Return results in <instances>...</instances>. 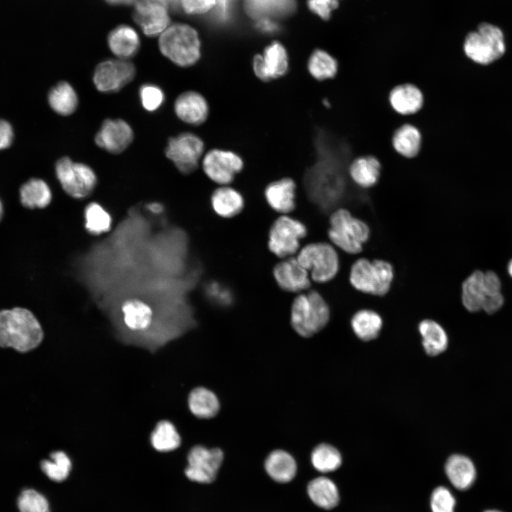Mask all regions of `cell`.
<instances>
[{"instance_id":"obj_1","label":"cell","mask_w":512,"mask_h":512,"mask_svg":"<svg viewBox=\"0 0 512 512\" xmlns=\"http://www.w3.org/2000/svg\"><path fill=\"white\" fill-rule=\"evenodd\" d=\"M320 161L305 176V188L309 199L324 212L331 210L346 194L349 182L350 164L338 154L320 151Z\"/></svg>"},{"instance_id":"obj_2","label":"cell","mask_w":512,"mask_h":512,"mask_svg":"<svg viewBox=\"0 0 512 512\" xmlns=\"http://www.w3.org/2000/svg\"><path fill=\"white\" fill-rule=\"evenodd\" d=\"M43 338L41 325L28 309L0 311V346L26 352L37 347Z\"/></svg>"},{"instance_id":"obj_3","label":"cell","mask_w":512,"mask_h":512,"mask_svg":"<svg viewBox=\"0 0 512 512\" xmlns=\"http://www.w3.org/2000/svg\"><path fill=\"white\" fill-rule=\"evenodd\" d=\"M462 301L471 312L480 310L488 314L496 312L504 302L499 277L492 271L474 272L462 284Z\"/></svg>"},{"instance_id":"obj_4","label":"cell","mask_w":512,"mask_h":512,"mask_svg":"<svg viewBox=\"0 0 512 512\" xmlns=\"http://www.w3.org/2000/svg\"><path fill=\"white\" fill-rule=\"evenodd\" d=\"M330 319V309L323 297L316 291L300 293L291 306L290 322L301 336L309 338L322 330Z\"/></svg>"},{"instance_id":"obj_5","label":"cell","mask_w":512,"mask_h":512,"mask_svg":"<svg viewBox=\"0 0 512 512\" xmlns=\"http://www.w3.org/2000/svg\"><path fill=\"white\" fill-rule=\"evenodd\" d=\"M159 48L162 55L175 65L187 68L201 57V42L196 30L181 23L167 28L160 36Z\"/></svg>"},{"instance_id":"obj_6","label":"cell","mask_w":512,"mask_h":512,"mask_svg":"<svg viewBox=\"0 0 512 512\" xmlns=\"http://www.w3.org/2000/svg\"><path fill=\"white\" fill-rule=\"evenodd\" d=\"M370 229L366 223L354 218L345 208H338L330 215L328 236L338 247L349 254H358L368 240Z\"/></svg>"},{"instance_id":"obj_7","label":"cell","mask_w":512,"mask_h":512,"mask_svg":"<svg viewBox=\"0 0 512 512\" xmlns=\"http://www.w3.org/2000/svg\"><path fill=\"white\" fill-rule=\"evenodd\" d=\"M463 50L466 56L474 63L490 64L499 59L506 51L503 33L496 26L481 23L476 31L466 35Z\"/></svg>"},{"instance_id":"obj_8","label":"cell","mask_w":512,"mask_h":512,"mask_svg":"<svg viewBox=\"0 0 512 512\" xmlns=\"http://www.w3.org/2000/svg\"><path fill=\"white\" fill-rule=\"evenodd\" d=\"M393 277L390 263L381 260L370 261L361 258L351 267L350 282L355 289L363 293L383 296L390 290Z\"/></svg>"},{"instance_id":"obj_9","label":"cell","mask_w":512,"mask_h":512,"mask_svg":"<svg viewBox=\"0 0 512 512\" xmlns=\"http://www.w3.org/2000/svg\"><path fill=\"white\" fill-rule=\"evenodd\" d=\"M296 258L310 272L311 278L318 283L331 280L339 268L338 254L334 247L326 242L307 244L299 250Z\"/></svg>"},{"instance_id":"obj_10","label":"cell","mask_w":512,"mask_h":512,"mask_svg":"<svg viewBox=\"0 0 512 512\" xmlns=\"http://www.w3.org/2000/svg\"><path fill=\"white\" fill-rule=\"evenodd\" d=\"M55 170L63 189L73 198H86L96 187L97 175L94 170L85 163L63 156L57 161Z\"/></svg>"},{"instance_id":"obj_11","label":"cell","mask_w":512,"mask_h":512,"mask_svg":"<svg viewBox=\"0 0 512 512\" xmlns=\"http://www.w3.org/2000/svg\"><path fill=\"white\" fill-rule=\"evenodd\" d=\"M306 235V226L302 221L282 215L274 220L270 228L269 250L281 259L292 257L299 252L300 240Z\"/></svg>"},{"instance_id":"obj_12","label":"cell","mask_w":512,"mask_h":512,"mask_svg":"<svg viewBox=\"0 0 512 512\" xmlns=\"http://www.w3.org/2000/svg\"><path fill=\"white\" fill-rule=\"evenodd\" d=\"M203 139L192 132H181L168 139L166 156L183 174L196 171L204 153Z\"/></svg>"},{"instance_id":"obj_13","label":"cell","mask_w":512,"mask_h":512,"mask_svg":"<svg viewBox=\"0 0 512 512\" xmlns=\"http://www.w3.org/2000/svg\"><path fill=\"white\" fill-rule=\"evenodd\" d=\"M201 166L210 180L220 186H227L243 169L244 161L233 151L215 148L203 155Z\"/></svg>"},{"instance_id":"obj_14","label":"cell","mask_w":512,"mask_h":512,"mask_svg":"<svg viewBox=\"0 0 512 512\" xmlns=\"http://www.w3.org/2000/svg\"><path fill=\"white\" fill-rule=\"evenodd\" d=\"M135 75L136 68L129 60L108 59L95 67L92 82L99 92L114 93L131 82Z\"/></svg>"},{"instance_id":"obj_15","label":"cell","mask_w":512,"mask_h":512,"mask_svg":"<svg viewBox=\"0 0 512 512\" xmlns=\"http://www.w3.org/2000/svg\"><path fill=\"white\" fill-rule=\"evenodd\" d=\"M223 457V452L220 448L194 446L187 456L188 465L184 471L186 477L201 484L213 482L221 466Z\"/></svg>"},{"instance_id":"obj_16","label":"cell","mask_w":512,"mask_h":512,"mask_svg":"<svg viewBox=\"0 0 512 512\" xmlns=\"http://www.w3.org/2000/svg\"><path fill=\"white\" fill-rule=\"evenodd\" d=\"M252 70L255 76L264 82L283 77L289 70V57L285 48L279 42L267 46L262 54L254 57Z\"/></svg>"},{"instance_id":"obj_17","label":"cell","mask_w":512,"mask_h":512,"mask_svg":"<svg viewBox=\"0 0 512 512\" xmlns=\"http://www.w3.org/2000/svg\"><path fill=\"white\" fill-rule=\"evenodd\" d=\"M134 132L130 124L122 119H106L95 136L96 145L107 152L118 154L132 144Z\"/></svg>"},{"instance_id":"obj_18","label":"cell","mask_w":512,"mask_h":512,"mask_svg":"<svg viewBox=\"0 0 512 512\" xmlns=\"http://www.w3.org/2000/svg\"><path fill=\"white\" fill-rule=\"evenodd\" d=\"M133 16L144 33L149 37L161 34L169 23L165 0H137Z\"/></svg>"},{"instance_id":"obj_19","label":"cell","mask_w":512,"mask_h":512,"mask_svg":"<svg viewBox=\"0 0 512 512\" xmlns=\"http://www.w3.org/2000/svg\"><path fill=\"white\" fill-rule=\"evenodd\" d=\"M272 274L278 287L284 292L300 293L311 287L309 272L296 257L282 259L274 265Z\"/></svg>"},{"instance_id":"obj_20","label":"cell","mask_w":512,"mask_h":512,"mask_svg":"<svg viewBox=\"0 0 512 512\" xmlns=\"http://www.w3.org/2000/svg\"><path fill=\"white\" fill-rule=\"evenodd\" d=\"M174 110L181 121L193 126L203 124L209 115L207 100L202 94L194 90L181 93L174 101Z\"/></svg>"},{"instance_id":"obj_21","label":"cell","mask_w":512,"mask_h":512,"mask_svg":"<svg viewBox=\"0 0 512 512\" xmlns=\"http://www.w3.org/2000/svg\"><path fill=\"white\" fill-rule=\"evenodd\" d=\"M295 181L289 177H284L267 184L264 196L268 206L275 212L287 215L296 208Z\"/></svg>"},{"instance_id":"obj_22","label":"cell","mask_w":512,"mask_h":512,"mask_svg":"<svg viewBox=\"0 0 512 512\" xmlns=\"http://www.w3.org/2000/svg\"><path fill=\"white\" fill-rule=\"evenodd\" d=\"M296 0H245L246 14L257 21L288 17L296 10Z\"/></svg>"},{"instance_id":"obj_23","label":"cell","mask_w":512,"mask_h":512,"mask_svg":"<svg viewBox=\"0 0 512 512\" xmlns=\"http://www.w3.org/2000/svg\"><path fill=\"white\" fill-rule=\"evenodd\" d=\"M210 205L218 216L231 218L243 210L245 200L240 192L235 188L228 185L220 186L210 196Z\"/></svg>"},{"instance_id":"obj_24","label":"cell","mask_w":512,"mask_h":512,"mask_svg":"<svg viewBox=\"0 0 512 512\" xmlns=\"http://www.w3.org/2000/svg\"><path fill=\"white\" fill-rule=\"evenodd\" d=\"M423 95L415 85L404 83L395 86L389 94L393 109L401 115L417 113L423 105Z\"/></svg>"},{"instance_id":"obj_25","label":"cell","mask_w":512,"mask_h":512,"mask_svg":"<svg viewBox=\"0 0 512 512\" xmlns=\"http://www.w3.org/2000/svg\"><path fill=\"white\" fill-rule=\"evenodd\" d=\"M349 176L353 182L361 188L375 186L380 177L381 164L372 155L361 156L354 159L348 168Z\"/></svg>"},{"instance_id":"obj_26","label":"cell","mask_w":512,"mask_h":512,"mask_svg":"<svg viewBox=\"0 0 512 512\" xmlns=\"http://www.w3.org/2000/svg\"><path fill=\"white\" fill-rule=\"evenodd\" d=\"M108 46L118 58L129 60L140 48V39L136 31L127 25L119 26L108 35Z\"/></svg>"},{"instance_id":"obj_27","label":"cell","mask_w":512,"mask_h":512,"mask_svg":"<svg viewBox=\"0 0 512 512\" xmlns=\"http://www.w3.org/2000/svg\"><path fill=\"white\" fill-rule=\"evenodd\" d=\"M124 324L133 332L142 333L151 327L153 322V311L144 302L138 299L126 300L121 307Z\"/></svg>"},{"instance_id":"obj_28","label":"cell","mask_w":512,"mask_h":512,"mask_svg":"<svg viewBox=\"0 0 512 512\" xmlns=\"http://www.w3.org/2000/svg\"><path fill=\"white\" fill-rule=\"evenodd\" d=\"M264 466L268 476L281 484L291 481L295 477L297 470L294 457L282 449L271 452L265 461Z\"/></svg>"},{"instance_id":"obj_29","label":"cell","mask_w":512,"mask_h":512,"mask_svg":"<svg viewBox=\"0 0 512 512\" xmlns=\"http://www.w3.org/2000/svg\"><path fill=\"white\" fill-rule=\"evenodd\" d=\"M444 469L448 479L459 490L468 489L476 479V469L472 461L462 454L450 456Z\"/></svg>"},{"instance_id":"obj_30","label":"cell","mask_w":512,"mask_h":512,"mask_svg":"<svg viewBox=\"0 0 512 512\" xmlns=\"http://www.w3.org/2000/svg\"><path fill=\"white\" fill-rule=\"evenodd\" d=\"M48 101L51 109L62 116L73 114L79 104L75 90L66 81H60L50 89Z\"/></svg>"},{"instance_id":"obj_31","label":"cell","mask_w":512,"mask_h":512,"mask_svg":"<svg viewBox=\"0 0 512 512\" xmlns=\"http://www.w3.org/2000/svg\"><path fill=\"white\" fill-rule=\"evenodd\" d=\"M20 201L26 208H44L52 200V192L48 183L32 178L24 183L19 190Z\"/></svg>"},{"instance_id":"obj_32","label":"cell","mask_w":512,"mask_h":512,"mask_svg":"<svg viewBox=\"0 0 512 512\" xmlns=\"http://www.w3.org/2000/svg\"><path fill=\"white\" fill-rule=\"evenodd\" d=\"M392 144L395 151L405 158H414L420 152L422 135L414 125L405 123L393 133Z\"/></svg>"},{"instance_id":"obj_33","label":"cell","mask_w":512,"mask_h":512,"mask_svg":"<svg viewBox=\"0 0 512 512\" xmlns=\"http://www.w3.org/2000/svg\"><path fill=\"white\" fill-rule=\"evenodd\" d=\"M307 494L315 505L324 509H331L339 501L337 486L332 480L325 476L312 479L308 484Z\"/></svg>"},{"instance_id":"obj_34","label":"cell","mask_w":512,"mask_h":512,"mask_svg":"<svg viewBox=\"0 0 512 512\" xmlns=\"http://www.w3.org/2000/svg\"><path fill=\"white\" fill-rule=\"evenodd\" d=\"M188 404L192 414L201 419L212 418L220 410V402L216 395L204 387H197L191 391Z\"/></svg>"},{"instance_id":"obj_35","label":"cell","mask_w":512,"mask_h":512,"mask_svg":"<svg viewBox=\"0 0 512 512\" xmlns=\"http://www.w3.org/2000/svg\"><path fill=\"white\" fill-rule=\"evenodd\" d=\"M418 330L422 337V346L427 354L435 356L447 349V335L440 324L431 319H425L420 323Z\"/></svg>"},{"instance_id":"obj_36","label":"cell","mask_w":512,"mask_h":512,"mask_svg":"<svg viewBox=\"0 0 512 512\" xmlns=\"http://www.w3.org/2000/svg\"><path fill=\"white\" fill-rule=\"evenodd\" d=\"M338 68L337 59L322 49L314 50L307 61V70L309 75L318 82L334 78L337 74Z\"/></svg>"},{"instance_id":"obj_37","label":"cell","mask_w":512,"mask_h":512,"mask_svg":"<svg viewBox=\"0 0 512 512\" xmlns=\"http://www.w3.org/2000/svg\"><path fill=\"white\" fill-rule=\"evenodd\" d=\"M351 324L357 337L362 341H368L378 337L383 326V321L377 312L362 309L353 316Z\"/></svg>"},{"instance_id":"obj_38","label":"cell","mask_w":512,"mask_h":512,"mask_svg":"<svg viewBox=\"0 0 512 512\" xmlns=\"http://www.w3.org/2000/svg\"><path fill=\"white\" fill-rule=\"evenodd\" d=\"M152 447L157 451L166 452L177 449L181 442L176 427L169 421L162 420L157 423L151 434Z\"/></svg>"},{"instance_id":"obj_39","label":"cell","mask_w":512,"mask_h":512,"mask_svg":"<svg viewBox=\"0 0 512 512\" xmlns=\"http://www.w3.org/2000/svg\"><path fill=\"white\" fill-rule=\"evenodd\" d=\"M311 462L318 471L328 473L340 467L342 457L338 450L334 446L321 443L313 449Z\"/></svg>"},{"instance_id":"obj_40","label":"cell","mask_w":512,"mask_h":512,"mask_svg":"<svg viewBox=\"0 0 512 512\" xmlns=\"http://www.w3.org/2000/svg\"><path fill=\"white\" fill-rule=\"evenodd\" d=\"M72 464L68 456L62 451L53 452L50 459L43 460L41 468L43 473L52 481L60 482L68 476Z\"/></svg>"},{"instance_id":"obj_41","label":"cell","mask_w":512,"mask_h":512,"mask_svg":"<svg viewBox=\"0 0 512 512\" xmlns=\"http://www.w3.org/2000/svg\"><path fill=\"white\" fill-rule=\"evenodd\" d=\"M85 228L92 234L108 231L112 219L110 214L98 203H91L85 208Z\"/></svg>"},{"instance_id":"obj_42","label":"cell","mask_w":512,"mask_h":512,"mask_svg":"<svg viewBox=\"0 0 512 512\" xmlns=\"http://www.w3.org/2000/svg\"><path fill=\"white\" fill-rule=\"evenodd\" d=\"M204 292L208 302L218 307H229L235 302L233 290L228 284L217 280L208 282L204 288Z\"/></svg>"},{"instance_id":"obj_43","label":"cell","mask_w":512,"mask_h":512,"mask_svg":"<svg viewBox=\"0 0 512 512\" xmlns=\"http://www.w3.org/2000/svg\"><path fill=\"white\" fill-rule=\"evenodd\" d=\"M139 97L142 107L149 112L159 110L166 99L164 90L153 83L142 85L139 89Z\"/></svg>"},{"instance_id":"obj_44","label":"cell","mask_w":512,"mask_h":512,"mask_svg":"<svg viewBox=\"0 0 512 512\" xmlns=\"http://www.w3.org/2000/svg\"><path fill=\"white\" fill-rule=\"evenodd\" d=\"M20 512H50L47 499L33 489L23 490L18 498Z\"/></svg>"},{"instance_id":"obj_45","label":"cell","mask_w":512,"mask_h":512,"mask_svg":"<svg viewBox=\"0 0 512 512\" xmlns=\"http://www.w3.org/2000/svg\"><path fill=\"white\" fill-rule=\"evenodd\" d=\"M456 500L451 491L444 486L434 489L430 498L432 512H454Z\"/></svg>"},{"instance_id":"obj_46","label":"cell","mask_w":512,"mask_h":512,"mask_svg":"<svg viewBox=\"0 0 512 512\" xmlns=\"http://www.w3.org/2000/svg\"><path fill=\"white\" fill-rule=\"evenodd\" d=\"M339 6V0H308L309 9L324 20L331 17V12Z\"/></svg>"},{"instance_id":"obj_47","label":"cell","mask_w":512,"mask_h":512,"mask_svg":"<svg viewBox=\"0 0 512 512\" xmlns=\"http://www.w3.org/2000/svg\"><path fill=\"white\" fill-rule=\"evenodd\" d=\"M216 0H181L183 10L188 14H201L208 11Z\"/></svg>"},{"instance_id":"obj_48","label":"cell","mask_w":512,"mask_h":512,"mask_svg":"<svg viewBox=\"0 0 512 512\" xmlns=\"http://www.w3.org/2000/svg\"><path fill=\"white\" fill-rule=\"evenodd\" d=\"M13 129L9 122L0 119V150L9 147L13 139Z\"/></svg>"},{"instance_id":"obj_49","label":"cell","mask_w":512,"mask_h":512,"mask_svg":"<svg viewBox=\"0 0 512 512\" xmlns=\"http://www.w3.org/2000/svg\"><path fill=\"white\" fill-rule=\"evenodd\" d=\"M148 208L151 212L154 213H159L163 210L162 205L158 203H150L149 204Z\"/></svg>"},{"instance_id":"obj_50","label":"cell","mask_w":512,"mask_h":512,"mask_svg":"<svg viewBox=\"0 0 512 512\" xmlns=\"http://www.w3.org/2000/svg\"><path fill=\"white\" fill-rule=\"evenodd\" d=\"M107 1L112 4H128L132 2L133 0H106Z\"/></svg>"},{"instance_id":"obj_51","label":"cell","mask_w":512,"mask_h":512,"mask_svg":"<svg viewBox=\"0 0 512 512\" xmlns=\"http://www.w3.org/2000/svg\"><path fill=\"white\" fill-rule=\"evenodd\" d=\"M3 217H4V206H3L2 202L0 199V222L2 220Z\"/></svg>"},{"instance_id":"obj_52","label":"cell","mask_w":512,"mask_h":512,"mask_svg":"<svg viewBox=\"0 0 512 512\" xmlns=\"http://www.w3.org/2000/svg\"><path fill=\"white\" fill-rule=\"evenodd\" d=\"M508 274L512 277V260L509 262V263L508 265Z\"/></svg>"},{"instance_id":"obj_53","label":"cell","mask_w":512,"mask_h":512,"mask_svg":"<svg viewBox=\"0 0 512 512\" xmlns=\"http://www.w3.org/2000/svg\"><path fill=\"white\" fill-rule=\"evenodd\" d=\"M484 512H501V511H498V510H487V511H485Z\"/></svg>"}]
</instances>
